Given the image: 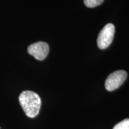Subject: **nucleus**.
I'll return each instance as SVG.
<instances>
[{"mask_svg":"<svg viewBox=\"0 0 129 129\" xmlns=\"http://www.w3.org/2000/svg\"><path fill=\"white\" fill-rule=\"evenodd\" d=\"M19 101L26 115L34 118L39 114L41 101L39 95L34 91L26 90L20 93Z\"/></svg>","mask_w":129,"mask_h":129,"instance_id":"nucleus-1","label":"nucleus"},{"mask_svg":"<svg viewBox=\"0 0 129 129\" xmlns=\"http://www.w3.org/2000/svg\"><path fill=\"white\" fill-rule=\"evenodd\" d=\"M115 34V26L112 23H108L100 31L97 39L98 47L105 49L110 46L114 39Z\"/></svg>","mask_w":129,"mask_h":129,"instance_id":"nucleus-2","label":"nucleus"},{"mask_svg":"<svg viewBox=\"0 0 129 129\" xmlns=\"http://www.w3.org/2000/svg\"><path fill=\"white\" fill-rule=\"evenodd\" d=\"M127 73L124 70H118L112 72L107 77L105 81L106 89L108 91H114L118 88L125 81Z\"/></svg>","mask_w":129,"mask_h":129,"instance_id":"nucleus-3","label":"nucleus"},{"mask_svg":"<svg viewBox=\"0 0 129 129\" xmlns=\"http://www.w3.org/2000/svg\"><path fill=\"white\" fill-rule=\"evenodd\" d=\"M49 46L47 43L39 41L30 45L28 48V52L38 60H43L49 53Z\"/></svg>","mask_w":129,"mask_h":129,"instance_id":"nucleus-4","label":"nucleus"},{"mask_svg":"<svg viewBox=\"0 0 129 129\" xmlns=\"http://www.w3.org/2000/svg\"><path fill=\"white\" fill-rule=\"evenodd\" d=\"M104 1V0H84V3L86 7L94 8L102 4Z\"/></svg>","mask_w":129,"mask_h":129,"instance_id":"nucleus-5","label":"nucleus"},{"mask_svg":"<svg viewBox=\"0 0 129 129\" xmlns=\"http://www.w3.org/2000/svg\"><path fill=\"white\" fill-rule=\"evenodd\" d=\"M113 129H129V118L124 119L118 122L114 127Z\"/></svg>","mask_w":129,"mask_h":129,"instance_id":"nucleus-6","label":"nucleus"}]
</instances>
